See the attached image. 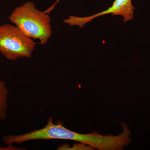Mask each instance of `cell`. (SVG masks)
I'll return each mask as SVG.
<instances>
[{
	"label": "cell",
	"mask_w": 150,
	"mask_h": 150,
	"mask_svg": "<svg viewBox=\"0 0 150 150\" xmlns=\"http://www.w3.org/2000/svg\"><path fill=\"white\" fill-rule=\"evenodd\" d=\"M9 19L26 36L39 40L40 45L46 44L52 35L51 17L46 12L38 9L33 2L16 8Z\"/></svg>",
	"instance_id": "6da1fadb"
},
{
	"label": "cell",
	"mask_w": 150,
	"mask_h": 150,
	"mask_svg": "<svg viewBox=\"0 0 150 150\" xmlns=\"http://www.w3.org/2000/svg\"><path fill=\"white\" fill-rule=\"evenodd\" d=\"M35 45L33 39L26 36L15 25H0V53L8 60L30 58Z\"/></svg>",
	"instance_id": "7a4b0ae2"
},
{
	"label": "cell",
	"mask_w": 150,
	"mask_h": 150,
	"mask_svg": "<svg viewBox=\"0 0 150 150\" xmlns=\"http://www.w3.org/2000/svg\"><path fill=\"white\" fill-rule=\"evenodd\" d=\"M132 0H115L112 5L107 9L90 16L79 17L70 16L64 21V23L71 25H76L81 28L85 25L98 17L111 14V15H119L123 17L124 22L134 19L135 8L132 5Z\"/></svg>",
	"instance_id": "3957f363"
},
{
	"label": "cell",
	"mask_w": 150,
	"mask_h": 150,
	"mask_svg": "<svg viewBox=\"0 0 150 150\" xmlns=\"http://www.w3.org/2000/svg\"><path fill=\"white\" fill-rule=\"evenodd\" d=\"M8 90L6 86L5 83L0 79V120H5L7 110Z\"/></svg>",
	"instance_id": "277c9868"
},
{
	"label": "cell",
	"mask_w": 150,
	"mask_h": 150,
	"mask_svg": "<svg viewBox=\"0 0 150 150\" xmlns=\"http://www.w3.org/2000/svg\"><path fill=\"white\" fill-rule=\"evenodd\" d=\"M58 150H92L94 149V148L83 143L76 144H74L73 147H70L68 145H62L57 149Z\"/></svg>",
	"instance_id": "5b68a950"
}]
</instances>
